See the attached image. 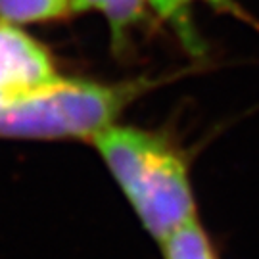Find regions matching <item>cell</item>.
Here are the masks:
<instances>
[{
  "label": "cell",
  "mask_w": 259,
  "mask_h": 259,
  "mask_svg": "<svg viewBox=\"0 0 259 259\" xmlns=\"http://www.w3.org/2000/svg\"><path fill=\"white\" fill-rule=\"evenodd\" d=\"M93 142L157 242L198 217L185 157L161 135L111 125Z\"/></svg>",
  "instance_id": "obj_1"
},
{
  "label": "cell",
  "mask_w": 259,
  "mask_h": 259,
  "mask_svg": "<svg viewBox=\"0 0 259 259\" xmlns=\"http://www.w3.org/2000/svg\"><path fill=\"white\" fill-rule=\"evenodd\" d=\"M148 81L94 83L56 77L0 104V137L89 139L115 125L125 108L148 91Z\"/></svg>",
  "instance_id": "obj_2"
},
{
  "label": "cell",
  "mask_w": 259,
  "mask_h": 259,
  "mask_svg": "<svg viewBox=\"0 0 259 259\" xmlns=\"http://www.w3.org/2000/svg\"><path fill=\"white\" fill-rule=\"evenodd\" d=\"M52 56L25 31L0 18V104L56 79Z\"/></svg>",
  "instance_id": "obj_3"
},
{
  "label": "cell",
  "mask_w": 259,
  "mask_h": 259,
  "mask_svg": "<svg viewBox=\"0 0 259 259\" xmlns=\"http://www.w3.org/2000/svg\"><path fill=\"white\" fill-rule=\"evenodd\" d=\"M163 259H221L198 217L159 242Z\"/></svg>",
  "instance_id": "obj_4"
},
{
  "label": "cell",
  "mask_w": 259,
  "mask_h": 259,
  "mask_svg": "<svg viewBox=\"0 0 259 259\" xmlns=\"http://www.w3.org/2000/svg\"><path fill=\"white\" fill-rule=\"evenodd\" d=\"M146 0H71V12L98 10L102 12L111 29L115 45H123L127 31L142 16Z\"/></svg>",
  "instance_id": "obj_5"
},
{
  "label": "cell",
  "mask_w": 259,
  "mask_h": 259,
  "mask_svg": "<svg viewBox=\"0 0 259 259\" xmlns=\"http://www.w3.org/2000/svg\"><path fill=\"white\" fill-rule=\"evenodd\" d=\"M71 12V0H0V18L10 23H42Z\"/></svg>",
  "instance_id": "obj_6"
},
{
  "label": "cell",
  "mask_w": 259,
  "mask_h": 259,
  "mask_svg": "<svg viewBox=\"0 0 259 259\" xmlns=\"http://www.w3.org/2000/svg\"><path fill=\"white\" fill-rule=\"evenodd\" d=\"M150 4L156 8L159 16H163L169 19L179 33L183 35L186 42L194 40L192 33H190V21H188V6L185 4V0H148Z\"/></svg>",
  "instance_id": "obj_7"
},
{
  "label": "cell",
  "mask_w": 259,
  "mask_h": 259,
  "mask_svg": "<svg viewBox=\"0 0 259 259\" xmlns=\"http://www.w3.org/2000/svg\"><path fill=\"white\" fill-rule=\"evenodd\" d=\"M185 2H186V6H190L194 0H185ZM207 2H211V4H217V6H219V4H227V0H207Z\"/></svg>",
  "instance_id": "obj_8"
}]
</instances>
